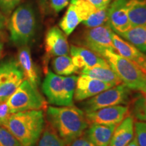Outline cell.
<instances>
[{
  "label": "cell",
  "instance_id": "cell-27",
  "mask_svg": "<svg viewBox=\"0 0 146 146\" xmlns=\"http://www.w3.org/2000/svg\"><path fill=\"white\" fill-rule=\"evenodd\" d=\"M77 79L78 77L76 75L64 76V93L67 106L74 105L73 98H74Z\"/></svg>",
  "mask_w": 146,
  "mask_h": 146
},
{
  "label": "cell",
  "instance_id": "cell-39",
  "mask_svg": "<svg viewBox=\"0 0 146 146\" xmlns=\"http://www.w3.org/2000/svg\"><path fill=\"white\" fill-rule=\"evenodd\" d=\"M139 96L141 97L143 101L146 104V92H145V91H140Z\"/></svg>",
  "mask_w": 146,
  "mask_h": 146
},
{
  "label": "cell",
  "instance_id": "cell-20",
  "mask_svg": "<svg viewBox=\"0 0 146 146\" xmlns=\"http://www.w3.org/2000/svg\"><path fill=\"white\" fill-rule=\"evenodd\" d=\"M127 9L131 27L146 26L145 0H128Z\"/></svg>",
  "mask_w": 146,
  "mask_h": 146
},
{
  "label": "cell",
  "instance_id": "cell-37",
  "mask_svg": "<svg viewBox=\"0 0 146 146\" xmlns=\"http://www.w3.org/2000/svg\"><path fill=\"white\" fill-rule=\"evenodd\" d=\"M5 23H6V18L5 17V15L0 10V30L4 29L5 26Z\"/></svg>",
  "mask_w": 146,
  "mask_h": 146
},
{
  "label": "cell",
  "instance_id": "cell-23",
  "mask_svg": "<svg viewBox=\"0 0 146 146\" xmlns=\"http://www.w3.org/2000/svg\"><path fill=\"white\" fill-rule=\"evenodd\" d=\"M81 23L82 21L76 12L74 4L71 2L62 19L60 21L59 26L66 35H70Z\"/></svg>",
  "mask_w": 146,
  "mask_h": 146
},
{
  "label": "cell",
  "instance_id": "cell-26",
  "mask_svg": "<svg viewBox=\"0 0 146 146\" xmlns=\"http://www.w3.org/2000/svg\"><path fill=\"white\" fill-rule=\"evenodd\" d=\"M71 2L74 4L76 12L81 18L82 23L97 10L94 5L86 0H72Z\"/></svg>",
  "mask_w": 146,
  "mask_h": 146
},
{
  "label": "cell",
  "instance_id": "cell-24",
  "mask_svg": "<svg viewBox=\"0 0 146 146\" xmlns=\"http://www.w3.org/2000/svg\"><path fill=\"white\" fill-rule=\"evenodd\" d=\"M37 146H66L56 131L47 123L39 139Z\"/></svg>",
  "mask_w": 146,
  "mask_h": 146
},
{
  "label": "cell",
  "instance_id": "cell-19",
  "mask_svg": "<svg viewBox=\"0 0 146 146\" xmlns=\"http://www.w3.org/2000/svg\"><path fill=\"white\" fill-rule=\"evenodd\" d=\"M80 73L81 74L89 76L91 78L111 84L113 86L123 83L119 76L110 67L95 66L91 68H84Z\"/></svg>",
  "mask_w": 146,
  "mask_h": 146
},
{
  "label": "cell",
  "instance_id": "cell-12",
  "mask_svg": "<svg viewBox=\"0 0 146 146\" xmlns=\"http://www.w3.org/2000/svg\"><path fill=\"white\" fill-rule=\"evenodd\" d=\"M127 1L128 0H114L108 6L109 25L118 35L131 27L127 14Z\"/></svg>",
  "mask_w": 146,
  "mask_h": 146
},
{
  "label": "cell",
  "instance_id": "cell-3",
  "mask_svg": "<svg viewBox=\"0 0 146 146\" xmlns=\"http://www.w3.org/2000/svg\"><path fill=\"white\" fill-rule=\"evenodd\" d=\"M103 58L128 88L146 92V70L114 51H106Z\"/></svg>",
  "mask_w": 146,
  "mask_h": 146
},
{
  "label": "cell",
  "instance_id": "cell-11",
  "mask_svg": "<svg viewBox=\"0 0 146 146\" xmlns=\"http://www.w3.org/2000/svg\"><path fill=\"white\" fill-rule=\"evenodd\" d=\"M114 86L111 84L81 74L76 81L74 99L76 102H82Z\"/></svg>",
  "mask_w": 146,
  "mask_h": 146
},
{
  "label": "cell",
  "instance_id": "cell-30",
  "mask_svg": "<svg viewBox=\"0 0 146 146\" xmlns=\"http://www.w3.org/2000/svg\"><path fill=\"white\" fill-rule=\"evenodd\" d=\"M135 138L139 146H146V123L137 121L134 125Z\"/></svg>",
  "mask_w": 146,
  "mask_h": 146
},
{
  "label": "cell",
  "instance_id": "cell-4",
  "mask_svg": "<svg viewBox=\"0 0 146 146\" xmlns=\"http://www.w3.org/2000/svg\"><path fill=\"white\" fill-rule=\"evenodd\" d=\"M10 39L16 45H27L33 37L36 29V18L33 7L24 3L12 13L8 22Z\"/></svg>",
  "mask_w": 146,
  "mask_h": 146
},
{
  "label": "cell",
  "instance_id": "cell-32",
  "mask_svg": "<svg viewBox=\"0 0 146 146\" xmlns=\"http://www.w3.org/2000/svg\"><path fill=\"white\" fill-rule=\"evenodd\" d=\"M10 114V108L7 101L0 102V125L2 126L3 125Z\"/></svg>",
  "mask_w": 146,
  "mask_h": 146
},
{
  "label": "cell",
  "instance_id": "cell-38",
  "mask_svg": "<svg viewBox=\"0 0 146 146\" xmlns=\"http://www.w3.org/2000/svg\"><path fill=\"white\" fill-rule=\"evenodd\" d=\"M126 146H139V145L135 137H133V139L131 140V141L129 142V143H128Z\"/></svg>",
  "mask_w": 146,
  "mask_h": 146
},
{
  "label": "cell",
  "instance_id": "cell-29",
  "mask_svg": "<svg viewBox=\"0 0 146 146\" xmlns=\"http://www.w3.org/2000/svg\"><path fill=\"white\" fill-rule=\"evenodd\" d=\"M0 146H23L13 135L0 125Z\"/></svg>",
  "mask_w": 146,
  "mask_h": 146
},
{
  "label": "cell",
  "instance_id": "cell-18",
  "mask_svg": "<svg viewBox=\"0 0 146 146\" xmlns=\"http://www.w3.org/2000/svg\"><path fill=\"white\" fill-rule=\"evenodd\" d=\"M115 125H100L92 124L89 126L85 135L96 146H109Z\"/></svg>",
  "mask_w": 146,
  "mask_h": 146
},
{
  "label": "cell",
  "instance_id": "cell-17",
  "mask_svg": "<svg viewBox=\"0 0 146 146\" xmlns=\"http://www.w3.org/2000/svg\"><path fill=\"white\" fill-rule=\"evenodd\" d=\"M17 62L23 70L25 79L28 80L33 85L37 87L39 76L32 60L30 49L27 45L21 47L18 53Z\"/></svg>",
  "mask_w": 146,
  "mask_h": 146
},
{
  "label": "cell",
  "instance_id": "cell-10",
  "mask_svg": "<svg viewBox=\"0 0 146 146\" xmlns=\"http://www.w3.org/2000/svg\"><path fill=\"white\" fill-rule=\"evenodd\" d=\"M42 90L46 97L47 102L58 106H67L66 100L64 76L47 71L43 85Z\"/></svg>",
  "mask_w": 146,
  "mask_h": 146
},
{
  "label": "cell",
  "instance_id": "cell-15",
  "mask_svg": "<svg viewBox=\"0 0 146 146\" xmlns=\"http://www.w3.org/2000/svg\"><path fill=\"white\" fill-rule=\"evenodd\" d=\"M112 41L115 50L126 59L133 62L146 70V55L129 41H125L117 34L113 33Z\"/></svg>",
  "mask_w": 146,
  "mask_h": 146
},
{
  "label": "cell",
  "instance_id": "cell-6",
  "mask_svg": "<svg viewBox=\"0 0 146 146\" xmlns=\"http://www.w3.org/2000/svg\"><path fill=\"white\" fill-rule=\"evenodd\" d=\"M131 89L125 84L116 85L80 104L81 110L85 113L102 108L120 104H128L131 101Z\"/></svg>",
  "mask_w": 146,
  "mask_h": 146
},
{
  "label": "cell",
  "instance_id": "cell-28",
  "mask_svg": "<svg viewBox=\"0 0 146 146\" xmlns=\"http://www.w3.org/2000/svg\"><path fill=\"white\" fill-rule=\"evenodd\" d=\"M132 104V114L137 119L146 121V104L143 101L141 97L134 100Z\"/></svg>",
  "mask_w": 146,
  "mask_h": 146
},
{
  "label": "cell",
  "instance_id": "cell-34",
  "mask_svg": "<svg viewBox=\"0 0 146 146\" xmlns=\"http://www.w3.org/2000/svg\"><path fill=\"white\" fill-rule=\"evenodd\" d=\"M69 0H50L52 8L56 12H59L68 5Z\"/></svg>",
  "mask_w": 146,
  "mask_h": 146
},
{
  "label": "cell",
  "instance_id": "cell-25",
  "mask_svg": "<svg viewBox=\"0 0 146 146\" xmlns=\"http://www.w3.org/2000/svg\"><path fill=\"white\" fill-rule=\"evenodd\" d=\"M108 6L101 9H97L94 13L91 14L85 21L83 22V23L88 28L109 25Z\"/></svg>",
  "mask_w": 146,
  "mask_h": 146
},
{
  "label": "cell",
  "instance_id": "cell-16",
  "mask_svg": "<svg viewBox=\"0 0 146 146\" xmlns=\"http://www.w3.org/2000/svg\"><path fill=\"white\" fill-rule=\"evenodd\" d=\"M134 117L130 113L115 128L110 146L127 145L134 137Z\"/></svg>",
  "mask_w": 146,
  "mask_h": 146
},
{
  "label": "cell",
  "instance_id": "cell-33",
  "mask_svg": "<svg viewBox=\"0 0 146 146\" xmlns=\"http://www.w3.org/2000/svg\"><path fill=\"white\" fill-rule=\"evenodd\" d=\"M66 146H96L89 139L85 133L78 137L70 143L67 144Z\"/></svg>",
  "mask_w": 146,
  "mask_h": 146
},
{
  "label": "cell",
  "instance_id": "cell-2",
  "mask_svg": "<svg viewBox=\"0 0 146 146\" xmlns=\"http://www.w3.org/2000/svg\"><path fill=\"white\" fill-rule=\"evenodd\" d=\"M23 146H35L45 127L42 110L11 114L2 125Z\"/></svg>",
  "mask_w": 146,
  "mask_h": 146
},
{
  "label": "cell",
  "instance_id": "cell-21",
  "mask_svg": "<svg viewBox=\"0 0 146 146\" xmlns=\"http://www.w3.org/2000/svg\"><path fill=\"white\" fill-rule=\"evenodd\" d=\"M119 35L142 52H146V26L131 27Z\"/></svg>",
  "mask_w": 146,
  "mask_h": 146
},
{
  "label": "cell",
  "instance_id": "cell-13",
  "mask_svg": "<svg viewBox=\"0 0 146 146\" xmlns=\"http://www.w3.org/2000/svg\"><path fill=\"white\" fill-rule=\"evenodd\" d=\"M70 53L73 64L80 70L95 66L110 67L104 58L86 47L71 45Z\"/></svg>",
  "mask_w": 146,
  "mask_h": 146
},
{
  "label": "cell",
  "instance_id": "cell-40",
  "mask_svg": "<svg viewBox=\"0 0 146 146\" xmlns=\"http://www.w3.org/2000/svg\"><path fill=\"white\" fill-rule=\"evenodd\" d=\"M3 43L1 41H0V58L3 54Z\"/></svg>",
  "mask_w": 146,
  "mask_h": 146
},
{
  "label": "cell",
  "instance_id": "cell-14",
  "mask_svg": "<svg viewBox=\"0 0 146 146\" xmlns=\"http://www.w3.org/2000/svg\"><path fill=\"white\" fill-rule=\"evenodd\" d=\"M45 47L50 56L68 55L70 52L66 35L58 27H53L47 31L45 37Z\"/></svg>",
  "mask_w": 146,
  "mask_h": 146
},
{
  "label": "cell",
  "instance_id": "cell-7",
  "mask_svg": "<svg viewBox=\"0 0 146 146\" xmlns=\"http://www.w3.org/2000/svg\"><path fill=\"white\" fill-rule=\"evenodd\" d=\"M25 79L17 60L14 58L0 63V102L7 101Z\"/></svg>",
  "mask_w": 146,
  "mask_h": 146
},
{
  "label": "cell",
  "instance_id": "cell-22",
  "mask_svg": "<svg viewBox=\"0 0 146 146\" xmlns=\"http://www.w3.org/2000/svg\"><path fill=\"white\" fill-rule=\"evenodd\" d=\"M52 68L58 75H72L80 73V70L73 64L72 58L68 55L57 56L53 60Z\"/></svg>",
  "mask_w": 146,
  "mask_h": 146
},
{
  "label": "cell",
  "instance_id": "cell-1",
  "mask_svg": "<svg viewBox=\"0 0 146 146\" xmlns=\"http://www.w3.org/2000/svg\"><path fill=\"white\" fill-rule=\"evenodd\" d=\"M46 117L66 145L85 133L88 123L83 110L74 105L70 106H49Z\"/></svg>",
  "mask_w": 146,
  "mask_h": 146
},
{
  "label": "cell",
  "instance_id": "cell-35",
  "mask_svg": "<svg viewBox=\"0 0 146 146\" xmlns=\"http://www.w3.org/2000/svg\"><path fill=\"white\" fill-rule=\"evenodd\" d=\"M93 5H94L97 9H101L108 6L112 0H86Z\"/></svg>",
  "mask_w": 146,
  "mask_h": 146
},
{
  "label": "cell",
  "instance_id": "cell-31",
  "mask_svg": "<svg viewBox=\"0 0 146 146\" xmlns=\"http://www.w3.org/2000/svg\"><path fill=\"white\" fill-rule=\"evenodd\" d=\"M20 1L21 0H0V9L4 15H10Z\"/></svg>",
  "mask_w": 146,
  "mask_h": 146
},
{
  "label": "cell",
  "instance_id": "cell-5",
  "mask_svg": "<svg viewBox=\"0 0 146 146\" xmlns=\"http://www.w3.org/2000/svg\"><path fill=\"white\" fill-rule=\"evenodd\" d=\"M11 114L29 110H45L47 102L37 87L24 79L14 94L7 100Z\"/></svg>",
  "mask_w": 146,
  "mask_h": 146
},
{
  "label": "cell",
  "instance_id": "cell-36",
  "mask_svg": "<svg viewBox=\"0 0 146 146\" xmlns=\"http://www.w3.org/2000/svg\"><path fill=\"white\" fill-rule=\"evenodd\" d=\"M38 1H39V4L41 12L43 13H45L47 8V0H38Z\"/></svg>",
  "mask_w": 146,
  "mask_h": 146
},
{
  "label": "cell",
  "instance_id": "cell-9",
  "mask_svg": "<svg viewBox=\"0 0 146 146\" xmlns=\"http://www.w3.org/2000/svg\"><path fill=\"white\" fill-rule=\"evenodd\" d=\"M129 114V106L116 105L85 113V118L89 125L92 124L118 125Z\"/></svg>",
  "mask_w": 146,
  "mask_h": 146
},
{
  "label": "cell",
  "instance_id": "cell-8",
  "mask_svg": "<svg viewBox=\"0 0 146 146\" xmlns=\"http://www.w3.org/2000/svg\"><path fill=\"white\" fill-rule=\"evenodd\" d=\"M113 33L109 25L89 28L84 32L82 43L86 48L103 57L106 51H115L112 41Z\"/></svg>",
  "mask_w": 146,
  "mask_h": 146
}]
</instances>
